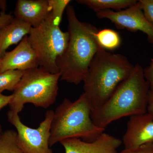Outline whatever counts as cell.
I'll use <instances>...</instances> for the list:
<instances>
[{
  "instance_id": "6da1fadb",
  "label": "cell",
  "mask_w": 153,
  "mask_h": 153,
  "mask_svg": "<svg viewBox=\"0 0 153 153\" xmlns=\"http://www.w3.org/2000/svg\"><path fill=\"white\" fill-rule=\"evenodd\" d=\"M69 41L63 56L57 61L60 79L78 85L83 82L91 62L99 49L95 38V26L80 22L73 6L66 9Z\"/></svg>"
},
{
  "instance_id": "7a4b0ae2",
  "label": "cell",
  "mask_w": 153,
  "mask_h": 153,
  "mask_svg": "<svg viewBox=\"0 0 153 153\" xmlns=\"http://www.w3.org/2000/svg\"><path fill=\"white\" fill-rule=\"evenodd\" d=\"M149 91L144 68L137 63L131 74L118 85L106 102L91 111V119L96 126L105 129L121 118L147 112Z\"/></svg>"
},
{
  "instance_id": "3957f363",
  "label": "cell",
  "mask_w": 153,
  "mask_h": 153,
  "mask_svg": "<svg viewBox=\"0 0 153 153\" xmlns=\"http://www.w3.org/2000/svg\"><path fill=\"white\" fill-rule=\"evenodd\" d=\"M134 67L123 55L100 48L83 81V93L91 111L106 102L118 85L131 74Z\"/></svg>"
},
{
  "instance_id": "277c9868",
  "label": "cell",
  "mask_w": 153,
  "mask_h": 153,
  "mask_svg": "<svg viewBox=\"0 0 153 153\" xmlns=\"http://www.w3.org/2000/svg\"><path fill=\"white\" fill-rule=\"evenodd\" d=\"M91 107L82 94L75 101L65 98L54 111L50 128L49 146L71 138L94 140L105 129L98 127L91 118Z\"/></svg>"
},
{
  "instance_id": "5b68a950",
  "label": "cell",
  "mask_w": 153,
  "mask_h": 153,
  "mask_svg": "<svg viewBox=\"0 0 153 153\" xmlns=\"http://www.w3.org/2000/svg\"><path fill=\"white\" fill-rule=\"evenodd\" d=\"M60 77V73H51L40 66L25 71L12 94L10 110L19 114L27 103L48 108L56 101Z\"/></svg>"
},
{
  "instance_id": "8992f818",
  "label": "cell",
  "mask_w": 153,
  "mask_h": 153,
  "mask_svg": "<svg viewBox=\"0 0 153 153\" xmlns=\"http://www.w3.org/2000/svg\"><path fill=\"white\" fill-rule=\"evenodd\" d=\"M59 25L50 14L41 25L31 28L27 36L39 66L54 74L59 73L57 61L66 52L69 41L68 31L63 32Z\"/></svg>"
},
{
  "instance_id": "52a82bcc",
  "label": "cell",
  "mask_w": 153,
  "mask_h": 153,
  "mask_svg": "<svg viewBox=\"0 0 153 153\" xmlns=\"http://www.w3.org/2000/svg\"><path fill=\"white\" fill-rule=\"evenodd\" d=\"M53 115V111H47L44 120L38 128H34L23 123L19 114L9 111L8 120L16 128L19 145L25 153H54L49 143Z\"/></svg>"
},
{
  "instance_id": "ba28073f",
  "label": "cell",
  "mask_w": 153,
  "mask_h": 153,
  "mask_svg": "<svg viewBox=\"0 0 153 153\" xmlns=\"http://www.w3.org/2000/svg\"><path fill=\"white\" fill-rule=\"evenodd\" d=\"M95 13L98 19L110 20L118 29L134 33L143 32L147 36L149 42L153 45V25L145 17L139 1L134 5L120 11L107 10Z\"/></svg>"
},
{
  "instance_id": "9c48e42d",
  "label": "cell",
  "mask_w": 153,
  "mask_h": 153,
  "mask_svg": "<svg viewBox=\"0 0 153 153\" xmlns=\"http://www.w3.org/2000/svg\"><path fill=\"white\" fill-rule=\"evenodd\" d=\"M124 149L153 143V117L147 112L131 116L123 138Z\"/></svg>"
},
{
  "instance_id": "30bf717a",
  "label": "cell",
  "mask_w": 153,
  "mask_h": 153,
  "mask_svg": "<svg viewBox=\"0 0 153 153\" xmlns=\"http://www.w3.org/2000/svg\"><path fill=\"white\" fill-rule=\"evenodd\" d=\"M60 144L65 153H118V149L122 144V141L103 132L93 141L71 138L64 140Z\"/></svg>"
},
{
  "instance_id": "8fae6325",
  "label": "cell",
  "mask_w": 153,
  "mask_h": 153,
  "mask_svg": "<svg viewBox=\"0 0 153 153\" xmlns=\"http://www.w3.org/2000/svg\"><path fill=\"white\" fill-rule=\"evenodd\" d=\"M27 36L13 50L6 52L1 58L0 73L10 70L26 71L39 67L37 55L28 41Z\"/></svg>"
},
{
  "instance_id": "7c38bea8",
  "label": "cell",
  "mask_w": 153,
  "mask_h": 153,
  "mask_svg": "<svg viewBox=\"0 0 153 153\" xmlns=\"http://www.w3.org/2000/svg\"><path fill=\"white\" fill-rule=\"evenodd\" d=\"M51 12L49 0H18L14 15L32 27H36L47 19Z\"/></svg>"
},
{
  "instance_id": "4fadbf2b",
  "label": "cell",
  "mask_w": 153,
  "mask_h": 153,
  "mask_svg": "<svg viewBox=\"0 0 153 153\" xmlns=\"http://www.w3.org/2000/svg\"><path fill=\"white\" fill-rule=\"evenodd\" d=\"M31 28L29 24L16 18L3 28L0 31V58L4 57L9 47L20 43L28 36Z\"/></svg>"
},
{
  "instance_id": "5bb4252c",
  "label": "cell",
  "mask_w": 153,
  "mask_h": 153,
  "mask_svg": "<svg viewBox=\"0 0 153 153\" xmlns=\"http://www.w3.org/2000/svg\"><path fill=\"white\" fill-rule=\"evenodd\" d=\"M76 2L87 6L94 12L114 10H121L134 5L136 0H77Z\"/></svg>"
},
{
  "instance_id": "9a60e30c",
  "label": "cell",
  "mask_w": 153,
  "mask_h": 153,
  "mask_svg": "<svg viewBox=\"0 0 153 153\" xmlns=\"http://www.w3.org/2000/svg\"><path fill=\"white\" fill-rule=\"evenodd\" d=\"M95 38L99 46L107 51L116 50L121 44V38L119 34L108 28L98 30L95 33Z\"/></svg>"
},
{
  "instance_id": "2e32d148",
  "label": "cell",
  "mask_w": 153,
  "mask_h": 153,
  "mask_svg": "<svg viewBox=\"0 0 153 153\" xmlns=\"http://www.w3.org/2000/svg\"><path fill=\"white\" fill-rule=\"evenodd\" d=\"M0 153H26L19 145L16 131L7 130L1 135Z\"/></svg>"
},
{
  "instance_id": "e0dca14e",
  "label": "cell",
  "mask_w": 153,
  "mask_h": 153,
  "mask_svg": "<svg viewBox=\"0 0 153 153\" xmlns=\"http://www.w3.org/2000/svg\"><path fill=\"white\" fill-rule=\"evenodd\" d=\"M24 72L21 70H10L0 73V94L6 90L14 91Z\"/></svg>"
},
{
  "instance_id": "ac0fdd59",
  "label": "cell",
  "mask_w": 153,
  "mask_h": 153,
  "mask_svg": "<svg viewBox=\"0 0 153 153\" xmlns=\"http://www.w3.org/2000/svg\"><path fill=\"white\" fill-rule=\"evenodd\" d=\"M52 18L60 24L63 13L71 1L70 0H49Z\"/></svg>"
},
{
  "instance_id": "d6986e66",
  "label": "cell",
  "mask_w": 153,
  "mask_h": 153,
  "mask_svg": "<svg viewBox=\"0 0 153 153\" xmlns=\"http://www.w3.org/2000/svg\"><path fill=\"white\" fill-rule=\"evenodd\" d=\"M139 2L145 17L153 25V0H140Z\"/></svg>"
},
{
  "instance_id": "ffe728a7",
  "label": "cell",
  "mask_w": 153,
  "mask_h": 153,
  "mask_svg": "<svg viewBox=\"0 0 153 153\" xmlns=\"http://www.w3.org/2000/svg\"><path fill=\"white\" fill-rule=\"evenodd\" d=\"M118 153H153V143L146 144L136 148L124 149Z\"/></svg>"
},
{
  "instance_id": "44dd1931",
  "label": "cell",
  "mask_w": 153,
  "mask_h": 153,
  "mask_svg": "<svg viewBox=\"0 0 153 153\" xmlns=\"http://www.w3.org/2000/svg\"><path fill=\"white\" fill-rule=\"evenodd\" d=\"M144 75L145 79L149 82L150 90L153 91V57L149 65L144 68Z\"/></svg>"
},
{
  "instance_id": "7402d4cb",
  "label": "cell",
  "mask_w": 153,
  "mask_h": 153,
  "mask_svg": "<svg viewBox=\"0 0 153 153\" xmlns=\"http://www.w3.org/2000/svg\"><path fill=\"white\" fill-rule=\"evenodd\" d=\"M14 18L11 14L1 12L0 13V31L6 26L10 24L13 20Z\"/></svg>"
},
{
  "instance_id": "603a6c76",
  "label": "cell",
  "mask_w": 153,
  "mask_h": 153,
  "mask_svg": "<svg viewBox=\"0 0 153 153\" xmlns=\"http://www.w3.org/2000/svg\"><path fill=\"white\" fill-rule=\"evenodd\" d=\"M12 98V94L10 95H5L0 94V111L7 105H9Z\"/></svg>"
},
{
  "instance_id": "cb8c5ba5",
  "label": "cell",
  "mask_w": 153,
  "mask_h": 153,
  "mask_svg": "<svg viewBox=\"0 0 153 153\" xmlns=\"http://www.w3.org/2000/svg\"><path fill=\"white\" fill-rule=\"evenodd\" d=\"M147 112L150 114L153 117V91L150 90L148 95Z\"/></svg>"
},
{
  "instance_id": "d4e9b609",
  "label": "cell",
  "mask_w": 153,
  "mask_h": 153,
  "mask_svg": "<svg viewBox=\"0 0 153 153\" xmlns=\"http://www.w3.org/2000/svg\"><path fill=\"white\" fill-rule=\"evenodd\" d=\"M7 7V1L5 0H0V10H1V12L5 13Z\"/></svg>"
},
{
  "instance_id": "484cf974",
  "label": "cell",
  "mask_w": 153,
  "mask_h": 153,
  "mask_svg": "<svg viewBox=\"0 0 153 153\" xmlns=\"http://www.w3.org/2000/svg\"><path fill=\"white\" fill-rule=\"evenodd\" d=\"M2 134V128L1 126V124H0V136L1 134Z\"/></svg>"
},
{
  "instance_id": "4316f807",
  "label": "cell",
  "mask_w": 153,
  "mask_h": 153,
  "mask_svg": "<svg viewBox=\"0 0 153 153\" xmlns=\"http://www.w3.org/2000/svg\"><path fill=\"white\" fill-rule=\"evenodd\" d=\"M1 58H0V66L1 65Z\"/></svg>"
}]
</instances>
